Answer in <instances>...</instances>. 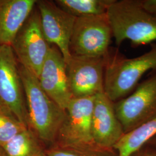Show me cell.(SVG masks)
<instances>
[{
    "instance_id": "obj_1",
    "label": "cell",
    "mask_w": 156,
    "mask_h": 156,
    "mask_svg": "<svg viewBox=\"0 0 156 156\" xmlns=\"http://www.w3.org/2000/svg\"><path fill=\"white\" fill-rule=\"evenodd\" d=\"M25 94L30 128L41 142L55 144L66 111L41 88L37 77L27 68L19 66Z\"/></svg>"
},
{
    "instance_id": "obj_2",
    "label": "cell",
    "mask_w": 156,
    "mask_h": 156,
    "mask_svg": "<svg viewBox=\"0 0 156 156\" xmlns=\"http://www.w3.org/2000/svg\"><path fill=\"white\" fill-rule=\"evenodd\" d=\"M156 70V44L144 54L128 58L118 50L105 57L104 92L113 102L127 97L146 73Z\"/></svg>"
},
{
    "instance_id": "obj_3",
    "label": "cell",
    "mask_w": 156,
    "mask_h": 156,
    "mask_svg": "<svg viewBox=\"0 0 156 156\" xmlns=\"http://www.w3.org/2000/svg\"><path fill=\"white\" fill-rule=\"evenodd\" d=\"M106 15L117 46L129 40L135 46L156 41V15L146 10L140 0H115Z\"/></svg>"
},
{
    "instance_id": "obj_4",
    "label": "cell",
    "mask_w": 156,
    "mask_h": 156,
    "mask_svg": "<svg viewBox=\"0 0 156 156\" xmlns=\"http://www.w3.org/2000/svg\"><path fill=\"white\" fill-rule=\"evenodd\" d=\"M113 34L106 14L76 17L70 39L71 55L105 57Z\"/></svg>"
},
{
    "instance_id": "obj_5",
    "label": "cell",
    "mask_w": 156,
    "mask_h": 156,
    "mask_svg": "<svg viewBox=\"0 0 156 156\" xmlns=\"http://www.w3.org/2000/svg\"><path fill=\"white\" fill-rule=\"evenodd\" d=\"M124 134L156 117V70L138 84L131 94L114 102Z\"/></svg>"
},
{
    "instance_id": "obj_6",
    "label": "cell",
    "mask_w": 156,
    "mask_h": 156,
    "mask_svg": "<svg viewBox=\"0 0 156 156\" xmlns=\"http://www.w3.org/2000/svg\"><path fill=\"white\" fill-rule=\"evenodd\" d=\"M11 46L20 65L38 77L51 46L43 33L37 9L32 12Z\"/></svg>"
},
{
    "instance_id": "obj_7",
    "label": "cell",
    "mask_w": 156,
    "mask_h": 156,
    "mask_svg": "<svg viewBox=\"0 0 156 156\" xmlns=\"http://www.w3.org/2000/svg\"><path fill=\"white\" fill-rule=\"evenodd\" d=\"M0 106L28 128L25 94L18 62L11 46L0 45Z\"/></svg>"
},
{
    "instance_id": "obj_8",
    "label": "cell",
    "mask_w": 156,
    "mask_h": 156,
    "mask_svg": "<svg viewBox=\"0 0 156 156\" xmlns=\"http://www.w3.org/2000/svg\"><path fill=\"white\" fill-rule=\"evenodd\" d=\"M66 63L73 98L94 97L104 92L105 57L71 55Z\"/></svg>"
},
{
    "instance_id": "obj_9",
    "label": "cell",
    "mask_w": 156,
    "mask_h": 156,
    "mask_svg": "<svg viewBox=\"0 0 156 156\" xmlns=\"http://www.w3.org/2000/svg\"><path fill=\"white\" fill-rule=\"evenodd\" d=\"M94 98H73L65 110V118L55 144L75 146L96 145L91 133Z\"/></svg>"
},
{
    "instance_id": "obj_10",
    "label": "cell",
    "mask_w": 156,
    "mask_h": 156,
    "mask_svg": "<svg viewBox=\"0 0 156 156\" xmlns=\"http://www.w3.org/2000/svg\"><path fill=\"white\" fill-rule=\"evenodd\" d=\"M41 27L45 38L62 53L66 62L71 57L69 43L76 17L64 11L52 1H37Z\"/></svg>"
},
{
    "instance_id": "obj_11",
    "label": "cell",
    "mask_w": 156,
    "mask_h": 156,
    "mask_svg": "<svg viewBox=\"0 0 156 156\" xmlns=\"http://www.w3.org/2000/svg\"><path fill=\"white\" fill-rule=\"evenodd\" d=\"M91 133L95 144L105 149H114L124 134L114 102L104 92L95 95L94 98Z\"/></svg>"
},
{
    "instance_id": "obj_12",
    "label": "cell",
    "mask_w": 156,
    "mask_h": 156,
    "mask_svg": "<svg viewBox=\"0 0 156 156\" xmlns=\"http://www.w3.org/2000/svg\"><path fill=\"white\" fill-rule=\"evenodd\" d=\"M37 78L46 94L65 111L73 98L69 88L66 61L55 46H51Z\"/></svg>"
},
{
    "instance_id": "obj_13",
    "label": "cell",
    "mask_w": 156,
    "mask_h": 156,
    "mask_svg": "<svg viewBox=\"0 0 156 156\" xmlns=\"http://www.w3.org/2000/svg\"><path fill=\"white\" fill-rule=\"evenodd\" d=\"M36 0H0V45L11 46L36 6Z\"/></svg>"
},
{
    "instance_id": "obj_14",
    "label": "cell",
    "mask_w": 156,
    "mask_h": 156,
    "mask_svg": "<svg viewBox=\"0 0 156 156\" xmlns=\"http://www.w3.org/2000/svg\"><path fill=\"white\" fill-rule=\"evenodd\" d=\"M156 135V117L123 135L115 146L118 156H129Z\"/></svg>"
},
{
    "instance_id": "obj_15",
    "label": "cell",
    "mask_w": 156,
    "mask_h": 156,
    "mask_svg": "<svg viewBox=\"0 0 156 156\" xmlns=\"http://www.w3.org/2000/svg\"><path fill=\"white\" fill-rule=\"evenodd\" d=\"M2 147L7 156H39L44 151L40 140L30 128L17 134Z\"/></svg>"
},
{
    "instance_id": "obj_16",
    "label": "cell",
    "mask_w": 156,
    "mask_h": 156,
    "mask_svg": "<svg viewBox=\"0 0 156 156\" xmlns=\"http://www.w3.org/2000/svg\"><path fill=\"white\" fill-rule=\"evenodd\" d=\"M115 0H56L55 1L64 11L76 17L106 14Z\"/></svg>"
},
{
    "instance_id": "obj_17",
    "label": "cell",
    "mask_w": 156,
    "mask_h": 156,
    "mask_svg": "<svg viewBox=\"0 0 156 156\" xmlns=\"http://www.w3.org/2000/svg\"><path fill=\"white\" fill-rule=\"evenodd\" d=\"M46 156H118L114 149H105L97 145L75 146L53 144L44 150Z\"/></svg>"
},
{
    "instance_id": "obj_18",
    "label": "cell",
    "mask_w": 156,
    "mask_h": 156,
    "mask_svg": "<svg viewBox=\"0 0 156 156\" xmlns=\"http://www.w3.org/2000/svg\"><path fill=\"white\" fill-rule=\"evenodd\" d=\"M27 128L10 112L0 106V146L3 147L17 134Z\"/></svg>"
},
{
    "instance_id": "obj_19",
    "label": "cell",
    "mask_w": 156,
    "mask_h": 156,
    "mask_svg": "<svg viewBox=\"0 0 156 156\" xmlns=\"http://www.w3.org/2000/svg\"><path fill=\"white\" fill-rule=\"evenodd\" d=\"M129 156H156V149L145 146Z\"/></svg>"
},
{
    "instance_id": "obj_20",
    "label": "cell",
    "mask_w": 156,
    "mask_h": 156,
    "mask_svg": "<svg viewBox=\"0 0 156 156\" xmlns=\"http://www.w3.org/2000/svg\"><path fill=\"white\" fill-rule=\"evenodd\" d=\"M146 10L156 15V0H140Z\"/></svg>"
},
{
    "instance_id": "obj_21",
    "label": "cell",
    "mask_w": 156,
    "mask_h": 156,
    "mask_svg": "<svg viewBox=\"0 0 156 156\" xmlns=\"http://www.w3.org/2000/svg\"><path fill=\"white\" fill-rule=\"evenodd\" d=\"M145 146H149L151 147H152L153 149H156V135L154 136L153 138H151Z\"/></svg>"
},
{
    "instance_id": "obj_22",
    "label": "cell",
    "mask_w": 156,
    "mask_h": 156,
    "mask_svg": "<svg viewBox=\"0 0 156 156\" xmlns=\"http://www.w3.org/2000/svg\"><path fill=\"white\" fill-rule=\"evenodd\" d=\"M0 156H7L4 149L1 146H0Z\"/></svg>"
},
{
    "instance_id": "obj_23",
    "label": "cell",
    "mask_w": 156,
    "mask_h": 156,
    "mask_svg": "<svg viewBox=\"0 0 156 156\" xmlns=\"http://www.w3.org/2000/svg\"><path fill=\"white\" fill-rule=\"evenodd\" d=\"M46 156V154H45V153H44V151L40 155V156Z\"/></svg>"
}]
</instances>
